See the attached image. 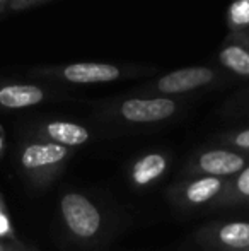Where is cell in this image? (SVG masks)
Instances as JSON below:
<instances>
[{"mask_svg":"<svg viewBox=\"0 0 249 251\" xmlns=\"http://www.w3.org/2000/svg\"><path fill=\"white\" fill-rule=\"evenodd\" d=\"M60 217L67 232L80 243H91L103 229V214L89 197L67 192L60 199Z\"/></svg>","mask_w":249,"mask_h":251,"instance_id":"3","label":"cell"},{"mask_svg":"<svg viewBox=\"0 0 249 251\" xmlns=\"http://www.w3.org/2000/svg\"><path fill=\"white\" fill-rule=\"evenodd\" d=\"M243 251H249V246H248V248H246V250H243Z\"/></svg>","mask_w":249,"mask_h":251,"instance_id":"23","label":"cell"},{"mask_svg":"<svg viewBox=\"0 0 249 251\" xmlns=\"http://www.w3.org/2000/svg\"><path fill=\"white\" fill-rule=\"evenodd\" d=\"M16 234H14V227H12V221L9 217V212L5 208V203H3L2 197H0V239H14Z\"/></svg>","mask_w":249,"mask_h":251,"instance_id":"16","label":"cell"},{"mask_svg":"<svg viewBox=\"0 0 249 251\" xmlns=\"http://www.w3.org/2000/svg\"><path fill=\"white\" fill-rule=\"evenodd\" d=\"M5 251H36V250H33V248H29V246L23 245L19 239L14 238V239H7Z\"/></svg>","mask_w":249,"mask_h":251,"instance_id":"19","label":"cell"},{"mask_svg":"<svg viewBox=\"0 0 249 251\" xmlns=\"http://www.w3.org/2000/svg\"><path fill=\"white\" fill-rule=\"evenodd\" d=\"M196 243L213 251H243L249 246V222H212L195 234Z\"/></svg>","mask_w":249,"mask_h":251,"instance_id":"8","label":"cell"},{"mask_svg":"<svg viewBox=\"0 0 249 251\" xmlns=\"http://www.w3.org/2000/svg\"><path fill=\"white\" fill-rule=\"evenodd\" d=\"M34 139L48 140V142L60 144V146L77 147L84 146L91 140V132L84 125L75 122H65V120H51L45 122L34 128L33 132Z\"/></svg>","mask_w":249,"mask_h":251,"instance_id":"10","label":"cell"},{"mask_svg":"<svg viewBox=\"0 0 249 251\" xmlns=\"http://www.w3.org/2000/svg\"><path fill=\"white\" fill-rule=\"evenodd\" d=\"M169 168V157L164 152L143 154L130 166L128 179L135 188H147L157 183Z\"/></svg>","mask_w":249,"mask_h":251,"instance_id":"11","label":"cell"},{"mask_svg":"<svg viewBox=\"0 0 249 251\" xmlns=\"http://www.w3.org/2000/svg\"><path fill=\"white\" fill-rule=\"evenodd\" d=\"M227 80L222 70H217L208 65H196L176 69L166 75L159 77L154 82L147 84L140 89L142 94H156V96H183L193 91L205 89Z\"/></svg>","mask_w":249,"mask_h":251,"instance_id":"4","label":"cell"},{"mask_svg":"<svg viewBox=\"0 0 249 251\" xmlns=\"http://www.w3.org/2000/svg\"><path fill=\"white\" fill-rule=\"evenodd\" d=\"M213 207H239L249 205V164L244 166L237 175L227 178L222 193L213 201Z\"/></svg>","mask_w":249,"mask_h":251,"instance_id":"13","label":"cell"},{"mask_svg":"<svg viewBox=\"0 0 249 251\" xmlns=\"http://www.w3.org/2000/svg\"><path fill=\"white\" fill-rule=\"evenodd\" d=\"M45 2H50V0H10L9 2V9L10 10H24L29 9L34 5H41Z\"/></svg>","mask_w":249,"mask_h":251,"instance_id":"17","label":"cell"},{"mask_svg":"<svg viewBox=\"0 0 249 251\" xmlns=\"http://www.w3.org/2000/svg\"><path fill=\"white\" fill-rule=\"evenodd\" d=\"M227 178L217 176H189L186 181L176 183L167 192L169 200L181 210H195L203 205H212L222 193Z\"/></svg>","mask_w":249,"mask_h":251,"instance_id":"7","label":"cell"},{"mask_svg":"<svg viewBox=\"0 0 249 251\" xmlns=\"http://www.w3.org/2000/svg\"><path fill=\"white\" fill-rule=\"evenodd\" d=\"M217 140L222 142L226 147L243 151L249 154V126L248 128H241V130H234V132H229V133H224V135H220Z\"/></svg>","mask_w":249,"mask_h":251,"instance_id":"15","label":"cell"},{"mask_svg":"<svg viewBox=\"0 0 249 251\" xmlns=\"http://www.w3.org/2000/svg\"><path fill=\"white\" fill-rule=\"evenodd\" d=\"M180 109L181 102L173 96L143 94L138 98H126L114 102L106 113L132 125H150L171 120L180 113Z\"/></svg>","mask_w":249,"mask_h":251,"instance_id":"5","label":"cell"},{"mask_svg":"<svg viewBox=\"0 0 249 251\" xmlns=\"http://www.w3.org/2000/svg\"><path fill=\"white\" fill-rule=\"evenodd\" d=\"M217 62L226 72L249 79V29L229 31L217 53Z\"/></svg>","mask_w":249,"mask_h":251,"instance_id":"9","label":"cell"},{"mask_svg":"<svg viewBox=\"0 0 249 251\" xmlns=\"http://www.w3.org/2000/svg\"><path fill=\"white\" fill-rule=\"evenodd\" d=\"M249 164V154L243 151L222 147V149L200 151L188 161L186 176H217L230 178Z\"/></svg>","mask_w":249,"mask_h":251,"instance_id":"6","label":"cell"},{"mask_svg":"<svg viewBox=\"0 0 249 251\" xmlns=\"http://www.w3.org/2000/svg\"><path fill=\"white\" fill-rule=\"evenodd\" d=\"M133 72L128 67L113 65V63L103 62H79V63H67V65L55 67H40L31 70V75L43 77V79L60 80L67 84H106L113 80H120L123 77H132Z\"/></svg>","mask_w":249,"mask_h":251,"instance_id":"2","label":"cell"},{"mask_svg":"<svg viewBox=\"0 0 249 251\" xmlns=\"http://www.w3.org/2000/svg\"><path fill=\"white\" fill-rule=\"evenodd\" d=\"M229 31L249 29V0H234L227 12Z\"/></svg>","mask_w":249,"mask_h":251,"instance_id":"14","label":"cell"},{"mask_svg":"<svg viewBox=\"0 0 249 251\" xmlns=\"http://www.w3.org/2000/svg\"><path fill=\"white\" fill-rule=\"evenodd\" d=\"M5 239H0V251H5Z\"/></svg>","mask_w":249,"mask_h":251,"instance_id":"21","label":"cell"},{"mask_svg":"<svg viewBox=\"0 0 249 251\" xmlns=\"http://www.w3.org/2000/svg\"><path fill=\"white\" fill-rule=\"evenodd\" d=\"M72 147L34 139L24 142L17 152V164L23 176L36 188L51 185L63 173L73 155Z\"/></svg>","mask_w":249,"mask_h":251,"instance_id":"1","label":"cell"},{"mask_svg":"<svg viewBox=\"0 0 249 251\" xmlns=\"http://www.w3.org/2000/svg\"><path fill=\"white\" fill-rule=\"evenodd\" d=\"M9 2H10V0H0V9H2V7L5 5V3L9 5Z\"/></svg>","mask_w":249,"mask_h":251,"instance_id":"22","label":"cell"},{"mask_svg":"<svg viewBox=\"0 0 249 251\" xmlns=\"http://www.w3.org/2000/svg\"><path fill=\"white\" fill-rule=\"evenodd\" d=\"M3 147H5V132H3V126L0 125V155L3 152Z\"/></svg>","mask_w":249,"mask_h":251,"instance_id":"20","label":"cell"},{"mask_svg":"<svg viewBox=\"0 0 249 251\" xmlns=\"http://www.w3.org/2000/svg\"><path fill=\"white\" fill-rule=\"evenodd\" d=\"M234 102H236L237 113H249V89L244 91L239 96H236Z\"/></svg>","mask_w":249,"mask_h":251,"instance_id":"18","label":"cell"},{"mask_svg":"<svg viewBox=\"0 0 249 251\" xmlns=\"http://www.w3.org/2000/svg\"><path fill=\"white\" fill-rule=\"evenodd\" d=\"M48 100V91L38 84L7 82L0 84V108L24 109Z\"/></svg>","mask_w":249,"mask_h":251,"instance_id":"12","label":"cell"}]
</instances>
